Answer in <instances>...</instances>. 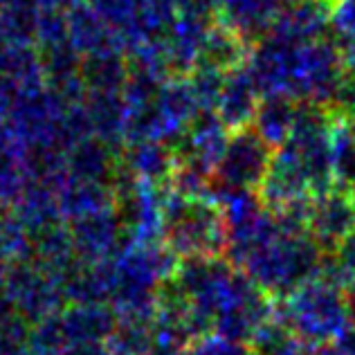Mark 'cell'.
Segmentation results:
<instances>
[{"label":"cell","mask_w":355,"mask_h":355,"mask_svg":"<svg viewBox=\"0 0 355 355\" xmlns=\"http://www.w3.org/2000/svg\"><path fill=\"white\" fill-rule=\"evenodd\" d=\"M162 232L169 248L182 257H218L227 243V220L216 205L180 193L162 209Z\"/></svg>","instance_id":"obj_1"},{"label":"cell","mask_w":355,"mask_h":355,"mask_svg":"<svg viewBox=\"0 0 355 355\" xmlns=\"http://www.w3.org/2000/svg\"><path fill=\"white\" fill-rule=\"evenodd\" d=\"M272 164L270 142L257 128L239 126L227 135L225 148L216 162V180L230 193L252 191L263 184Z\"/></svg>","instance_id":"obj_2"},{"label":"cell","mask_w":355,"mask_h":355,"mask_svg":"<svg viewBox=\"0 0 355 355\" xmlns=\"http://www.w3.org/2000/svg\"><path fill=\"white\" fill-rule=\"evenodd\" d=\"M288 320L308 338H331L349 320L344 295L333 282H306L288 299Z\"/></svg>","instance_id":"obj_3"},{"label":"cell","mask_w":355,"mask_h":355,"mask_svg":"<svg viewBox=\"0 0 355 355\" xmlns=\"http://www.w3.org/2000/svg\"><path fill=\"white\" fill-rule=\"evenodd\" d=\"M306 227L317 243L335 245L355 230V200L347 191L315 193L306 207Z\"/></svg>","instance_id":"obj_4"},{"label":"cell","mask_w":355,"mask_h":355,"mask_svg":"<svg viewBox=\"0 0 355 355\" xmlns=\"http://www.w3.org/2000/svg\"><path fill=\"white\" fill-rule=\"evenodd\" d=\"M257 81L252 79V74L245 72H230L223 79V86L218 92L216 106H218V117L227 128H239L245 121L257 115L259 101H257Z\"/></svg>","instance_id":"obj_5"},{"label":"cell","mask_w":355,"mask_h":355,"mask_svg":"<svg viewBox=\"0 0 355 355\" xmlns=\"http://www.w3.org/2000/svg\"><path fill=\"white\" fill-rule=\"evenodd\" d=\"M214 7L230 23V30L239 36L261 32L266 25L277 23L282 14L277 0H214Z\"/></svg>","instance_id":"obj_6"},{"label":"cell","mask_w":355,"mask_h":355,"mask_svg":"<svg viewBox=\"0 0 355 355\" xmlns=\"http://www.w3.org/2000/svg\"><path fill=\"white\" fill-rule=\"evenodd\" d=\"M297 117V108L286 95H275L266 104L257 108V130L268 142L282 144L293 128V121Z\"/></svg>","instance_id":"obj_7"},{"label":"cell","mask_w":355,"mask_h":355,"mask_svg":"<svg viewBox=\"0 0 355 355\" xmlns=\"http://www.w3.org/2000/svg\"><path fill=\"white\" fill-rule=\"evenodd\" d=\"M333 171L335 180L355 189V128H333Z\"/></svg>","instance_id":"obj_8"},{"label":"cell","mask_w":355,"mask_h":355,"mask_svg":"<svg viewBox=\"0 0 355 355\" xmlns=\"http://www.w3.org/2000/svg\"><path fill=\"white\" fill-rule=\"evenodd\" d=\"M331 270L333 272L329 282H333L335 286L355 284V230L333 245Z\"/></svg>","instance_id":"obj_9"},{"label":"cell","mask_w":355,"mask_h":355,"mask_svg":"<svg viewBox=\"0 0 355 355\" xmlns=\"http://www.w3.org/2000/svg\"><path fill=\"white\" fill-rule=\"evenodd\" d=\"M338 25H340V30L344 34V39H347V43L351 45V50L355 52V0L349 7H344L340 12Z\"/></svg>","instance_id":"obj_10"},{"label":"cell","mask_w":355,"mask_h":355,"mask_svg":"<svg viewBox=\"0 0 355 355\" xmlns=\"http://www.w3.org/2000/svg\"><path fill=\"white\" fill-rule=\"evenodd\" d=\"M344 304H347L349 322H353V324H355V284L347 286V293H344Z\"/></svg>","instance_id":"obj_11"},{"label":"cell","mask_w":355,"mask_h":355,"mask_svg":"<svg viewBox=\"0 0 355 355\" xmlns=\"http://www.w3.org/2000/svg\"><path fill=\"white\" fill-rule=\"evenodd\" d=\"M7 279H9V259L0 252V291L5 288Z\"/></svg>","instance_id":"obj_12"}]
</instances>
